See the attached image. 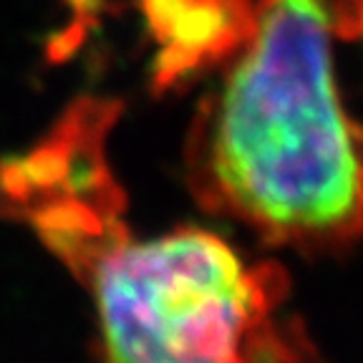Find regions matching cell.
Segmentation results:
<instances>
[{
  "label": "cell",
  "mask_w": 363,
  "mask_h": 363,
  "mask_svg": "<svg viewBox=\"0 0 363 363\" xmlns=\"http://www.w3.org/2000/svg\"><path fill=\"white\" fill-rule=\"evenodd\" d=\"M162 91L227 61L247 38L257 0H139Z\"/></svg>",
  "instance_id": "3957f363"
},
{
  "label": "cell",
  "mask_w": 363,
  "mask_h": 363,
  "mask_svg": "<svg viewBox=\"0 0 363 363\" xmlns=\"http://www.w3.org/2000/svg\"><path fill=\"white\" fill-rule=\"evenodd\" d=\"M361 30L363 0H257L189 131L187 179L202 207L283 247L363 238V126L333 68L335 40Z\"/></svg>",
  "instance_id": "6da1fadb"
},
{
  "label": "cell",
  "mask_w": 363,
  "mask_h": 363,
  "mask_svg": "<svg viewBox=\"0 0 363 363\" xmlns=\"http://www.w3.org/2000/svg\"><path fill=\"white\" fill-rule=\"evenodd\" d=\"M76 278L96 303L101 363H325L288 308V272L199 227L134 240L124 225Z\"/></svg>",
  "instance_id": "7a4b0ae2"
}]
</instances>
